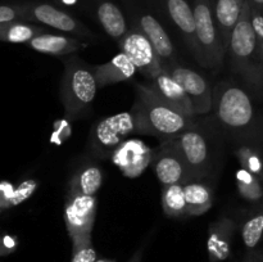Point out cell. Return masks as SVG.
Wrapping results in <instances>:
<instances>
[{
  "label": "cell",
  "mask_w": 263,
  "mask_h": 262,
  "mask_svg": "<svg viewBox=\"0 0 263 262\" xmlns=\"http://www.w3.org/2000/svg\"><path fill=\"white\" fill-rule=\"evenodd\" d=\"M162 208L168 217H184L187 216V203L184 184H174L162 189Z\"/></svg>",
  "instance_id": "cell-26"
},
{
  "label": "cell",
  "mask_w": 263,
  "mask_h": 262,
  "mask_svg": "<svg viewBox=\"0 0 263 262\" xmlns=\"http://www.w3.org/2000/svg\"><path fill=\"white\" fill-rule=\"evenodd\" d=\"M212 2L213 14L216 23L220 30L221 39L223 41L226 50L230 45L231 35L240 18L241 9L246 0H211Z\"/></svg>",
  "instance_id": "cell-20"
},
{
  "label": "cell",
  "mask_w": 263,
  "mask_h": 262,
  "mask_svg": "<svg viewBox=\"0 0 263 262\" xmlns=\"http://www.w3.org/2000/svg\"><path fill=\"white\" fill-rule=\"evenodd\" d=\"M103 172L97 164H86L74 172L68 184V192L95 195L102 188Z\"/></svg>",
  "instance_id": "cell-23"
},
{
  "label": "cell",
  "mask_w": 263,
  "mask_h": 262,
  "mask_svg": "<svg viewBox=\"0 0 263 262\" xmlns=\"http://www.w3.org/2000/svg\"><path fill=\"white\" fill-rule=\"evenodd\" d=\"M174 79L184 87L197 115H205L213 109V90L207 80L189 67L175 63L166 67Z\"/></svg>",
  "instance_id": "cell-12"
},
{
  "label": "cell",
  "mask_w": 263,
  "mask_h": 262,
  "mask_svg": "<svg viewBox=\"0 0 263 262\" xmlns=\"http://www.w3.org/2000/svg\"><path fill=\"white\" fill-rule=\"evenodd\" d=\"M167 12L179 27L187 48L194 54L195 59L202 64V54L197 39V25H195L194 9L186 0H166Z\"/></svg>",
  "instance_id": "cell-14"
},
{
  "label": "cell",
  "mask_w": 263,
  "mask_h": 262,
  "mask_svg": "<svg viewBox=\"0 0 263 262\" xmlns=\"http://www.w3.org/2000/svg\"><path fill=\"white\" fill-rule=\"evenodd\" d=\"M153 151L138 139L125 140L112 154V161L125 176L138 177L152 163Z\"/></svg>",
  "instance_id": "cell-13"
},
{
  "label": "cell",
  "mask_w": 263,
  "mask_h": 262,
  "mask_svg": "<svg viewBox=\"0 0 263 262\" xmlns=\"http://www.w3.org/2000/svg\"><path fill=\"white\" fill-rule=\"evenodd\" d=\"M186 162L193 177L200 179L207 174L210 166V145L205 136L197 127L182 131L171 139Z\"/></svg>",
  "instance_id": "cell-11"
},
{
  "label": "cell",
  "mask_w": 263,
  "mask_h": 262,
  "mask_svg": "<svg viewBox=\"0 0 263 262\" xmlns=\"http://www.w3.org/2000/svg\"><path fill=\"white\" fill-rule=\"evenodd\" d=\"M243 262H263V251L252 249L246 254Z\"/></svg>",
  "instance_id": "cell-33"
},
{
  "label": "cell",
  "mask_w": 263,
  "mask_h": 262,
  "mask_svg": "<svg viewBox=\"0 0 263 262\" xmlns=\"http://www.w3.org/2000/svg\"><path fill=\"white\" fill-rule=\"evenodd\" d=\"M22 21L21 5H2L0 7V25Z\"/></svg>",
  "instance_id": "cell-32"
},
{
  "label": "cell",
  "mask_w": 263,
  "mask_h": 262,
  "mask_svg": "<svg viewBox=\"0 0 263 262\" xmlns=\"http://www.w3.org/2000/svg\"><path fill=\"white\" fill-rule=\"evenodd\" d=\"M22 21L27 22H39L53 27L63 32L73 33L81 38H92L94 33L82 22L68 14L64 10L58 9L54 5L39 3V4H21Z\"/></svg>",
  "instance_id": "cell-10"
},
{
  "label": "cell",
  "mask_w": 263,
  "mask_h": 262,
  "mask_svg": "<svg viewBox=\"0 0 263 262\" xmlns=\"http://www.w3.org/2000/svg\"><path fill=\"white\" fill-rule=\"evenodd\" d=\"M143 254H144V246L140 247V248L134 253V256L128 259V262H141V259H143Z\"/></svg>",
  "instance_id": "cell-34"
},
{
  "label": "cell",
  "mask_w": 263,
  "mask_h": 262,
  "mask_svg": "<svg viewBox=\"0 0 263 262\" xmlns=\"http://www.w3.org/2000/svg\"><path fill=\"white\" fill-rule=\"evenodd\" d=\"M133 133H138L133 110L102 118L91 128V146L98 156L108 158Z\"/></svg>",
  "instance_id": "cell-6"
},
{
  "label": "cell",
  "mask_w": 263,
  "mask_h": 262,
  "mask_svg": "<svg viewBox=\"0 0 263 262\" xmlns=\"http://www.w3.org/2000/svg\"><path fill=\"white\" fill-rule=\"evenodd\" d=\"M121 51L131 59L138 71L148 80H153L164 68V63L149 41V39L138 27L128 31L118 41Z\"/></svg>",
  "instance_id": "cell-7"
},
{
  "label": "cell",
  "mask_w": 263,
  "mask_h": 262,
  "mask_svg": "<svg viewBox=\"0 0 263 262\" xmlns=\"http://www.w3.org/2000/svg\"><path fill=\"white\" fill-rule=\"evenodd\" d=\"M97 262H116L113 259H108V258H102V259H97Z\"/></svg>",
  "instance_id": "cell-36"
},
{
  "label": "cell",
  "mask_w": 263,
  "mask_h": 262,
  "mask_svg": "<svg viewBox=\"0 0 263 262\" xmlns=\"http://www.w3.org/2000/svg\"><path fill=\"white\" fill-rule=\"evenodd\" d=\"M36 186H37V185H36V181H33V180H28V181H23L22 184H21L18 188H15V189H12V188H10V193H12V194H9L8 197L2 198L3 210L22 203L23 200L27 199L30 195H32V193L35 192Z\"/></svg>",
  "instance_id": "cell-30"
},
{
  "label": "cell",
  "mask_w": 263,
  "mask_h": 262,
  "mask_svg": "<svg viewBox=\"0 0 263 262\" xmlns=\"http://www.w3.org/2000/svg\"><path fill=\"white\" fill-rule=\"evenodd\" d=\"M263 236V200L254 203L241 223V239L249 251L256 248Z\"/></svg>",
  "instance_id": "cell-24"
},
{
  "label": "cell",
  "mask_w": 263,
  "mask_h": 262,
  "mask_svg": "<svg viewBox=\"0 0 263 262\" xmlns=\"http://www.w3.org/2000/svg\"><path fill=\"white\" fill-rule=\"evenodd\" d=\"M187 203V216H200L207 212L213 204V192L205 182L199 179L184 184Z\"/></svg>",
  "instance_id": "cell-22"
},
{
  "label": "cell",
  "mask_w": 263,
  "mask_h": 262,
  "mask_svg": "<svg viewBox=\"0 0 263 262\" xmlns=\"http://www.w3.org/2000/svg\"><path fill=\"white\" fill-rule=\"evenodd\" d=\"M236 186L241 197L248 202L257 203L263 200V184L261 179L248 170L240 169L236 172Z\"/></svg>",
  "instance_id": "cell-27"
},
{
  "label": "cell",
  "mask_w": 263,
  "mask_h": 262,
  "mask_svg": "<svg viewBox=\"0 0 263 262\" xmlns=\"http://www.w3.org/2000/svg\"><path fill=\"white\" fill-rule=\"evenodd\" d=\"M63 63L61 99L66 110V117L74 120L90 109L99 87L94 66H89L76 55H68L63 59Z\"/></svg>",
  "instance_id": "cell-3"
},
{
  "label": "cell",
  "mask_w": 263,
  "mask_h": 262,
  "mask_svg": "<svg viewBox=\"0 0 263 262\" xmlns=\"http://www.w3.org/2000/svg\"><path fill=\"white\" fill-rule=\"evenodd\" d=\"M251 18H252V25H253L254 32H256L257 35V40H258L259 51H261V57L263 61V8L252 7Z\"/></svg>",
  "instance_id": "cell-31"
},
{
  "label": "cell",
  "mask_w": 263,
  "mask_h": 262,
  "mask_svg": "<svg viewBox=\"0 0 263 262\" xmlns=\"http://www.w3.org/2000/svg\"><path fill=\"white\" fill-rule=\"evenodd\" d=\"M71 262H97V252L91 235L72 240Z\"/></svg>",
  "instance_id": "cell-28"
},
{
  "label": "cell",
  "mask_w": 263,
  "mask_h": 262,
  "mask_svg": "<svg viewBox=\"0 0 263 262\" xmlns=\"http://www.w3.org/2000/svg\"><path fill=\"white\" fill-rule=\"evenodd\" d=\"M149 85L156 90L159 97L163 98L175 109L184 113L190 118H194L197 116L192 100L185 92L184 87L174 79V76L170 73L166 67L162 69V72L156 79L152 80Z\"/></svg>",
  "instance_id": "cell-15"
},
{
  "label": "cell",
  "mask_w": 263,
  "mask_h": 262,
  "mask_svg": "<svg viewBox=\"0 0 263 262\" xmlns=\"http://www.w3.org/2000/svg\"><path fill=\"white\" fill-rule=\"evenodd\" d=\"M138 28L149 39L152 45L158 53L164 67L177 63L175 59V46L163 26L152 14H141L139 17Z\"/></svg>",
  "instance_id": "cell-17"
},
{
  "label": "cell",
  "mask_w": 263,
  "mask_h": 262,
  "mask_svg": "<svg viewBox=\"0 0 263 262\" xmlns=\"http://www.w3.org/2000/svg\"><path fill=\"white\" fill-rule=\"evenodd\" d=\"M213 109L225 128L243 131L254 121V107L241 87L221 82L213 90Z\"/></svg>",
  "instance_id": "cell-4"
},
{
  "label": "cell",
  "mask_w": 263,
  "mask_h": 262,
  "mask_svg": "<svg viewBox=\"0 0 263 262\" xmlns=\"http://www.w3.org/2000/svg\"><path fill=\"white\" fill-rule=\"evenodd\" d=\"M262 159H263V152H262ZM259 179H261V181H262V184H263V172H262L261 176H259Z\"/></svg>",
  "instance_id": "cell-37"
},
{
  "label": "cell",
  "mask_w": 263,
  "mask_h": 262,
  "mask_svg": "<svg viewBox=\"0 0 263 262\" xmlns=\"http://www.w3.org/2000/svg\"><path fill=\"white\" fill-rule=\"evenodd\" d=\"M197 25V39L202 54V66L220 69L223 66L226 50L216 23L211 0H194L193 5Z\"/></svg>",
  "instance_id": "cell-5"
},
{
  "label": "cell",
  "mask_w": 263,
  "mask_h": 262,
  "mask_svg": "<svg viewBox=\"0 0 263 262\" xmlns=\"http://www.w3.org/2000/svg\"><path fill=\"white\" fill-rule=\"evenodd\" d=\"M97 207L98 199L95 195L68 192L64 204V222L71 241L91 235Z\"/></svg>",
  "instance_id": "cell-9"
},
{
  "label": "cell",
  "mask_w": 263,
  "mask_h": 262,
  "mask_svg": "<svg viewBox=\"0 0 263 262\" xmlns=\"http://www.w3.org/2000/svg\"><path fill=\"white\" fill-rule=\"evenodd\" d=\"M152 167L162 186L174 184H186L194 180L186 162L171 139L162 141L153 151Z\"/></svg>",
  "instance_id": "cell-8"
},
{
  "label": "cell",
  "mask_w": 263,
  "mask_h": 262,
  "mask_svg": "<svg viewBox=\"0 0 263 262\" xmlns=\"http://www.w3.org/2000/svg\"><path fill=\"white\" fill-rule=\"evenodd\" d=\"M131 110L135 116L138 133L157 136L162 141L197 127L194 118L171 107L151 85H136V100Z\"/></svg>",
  "instance_id": "cell-1"
},
{
  "label": "cell",
  "mask_w": 263,
  "mask_h": 262,
  "mask_svg": "<svg viewBox=\"0 0 263 262\" xmlns=\"http://www.w3.org/2000/svg\"><path fill=\"white\" fill-rule=\"evenodd\" d=\"M97 17L103 30L115 40L120 41L128 32L127 22L122 10L112 2H102L98 5Z\"/></svg>",
  "instance_id": "cell-21"
},
{
  "label": "cell",
  "mask_w": 263,
  "mask_h": 262,
  "mask_svg": "<svg viewBox=\"0 0 263 262\" xmlns=\"http://www.w3.org/2000/svg\"><path fill=\"white\" fill-rule=\"evenodd\" d=\"M236 157L240 161L241 169L248 170L252 174L261 176L263 172V159L262 156H259L257 152L248 146H241L236 151Z\"/></svg>",
  "instance_id": "cell-29"
},
{
  "label": "cell",
  "mask_w": 263,
  "mask_h": 262,
  "mask_svg": "<svg viewBox=\"0 0 263 262\" xmlns=\"http://www.w3.org/2000/svg\"><path fill=\"white\" fill-rule=\"evenodd\" d=\"M251 3L252 7H257V8H263V0H248Z\"/></svg>",
  "instance_id": "cell-35"
},
{
  "label": "cell",
  "mask_w": 263,
  "mask_h": 262,
  "mask_svg": "<svg viewBox=\"0 0 263 262\" xmlns=\"http://www.w3.org/2000/svg\"><path fill=\"white\" fill-rule=\"evenodd\" d=\"M98 87L109 86L117 82L128 81L135 76L138 68L125 53H118L107 63L94 66Z\"/></svg>",
  "instance_id": "cell-18"
},
{
  "label": "cell",
  "mask_w": 263,
  "mask_h": 262,
  "mask_svg": "<svg viewBox=\"0 0 263 262\" xmlns=\"http://www.w3.org/2000/svg\"><path fill=\"white\" fill-rule=\"evenodd\" d=\"M32 50L49 55H71L87 46L79 39L67 35H54V33H41L27 44Z\"/></svg>",
  "instance_id": "cell-19"
},
{
  "label": "cell",
  "mask_w": 263,
  "mask_h": 262,
  "mask_svg": "<svg viewBox=\"0 0 263 262\" xmlns=\"http://www.w3.org/2000/svg\"><path fill=\"white\" fill-rule=\"evenodd\" d=\"M252 7L248 0L244 2L240 18L231 35L228 53L231 67L252 86L263 87V61L258 40L251 18Z\"/></svg>",
  "instance_id": "cell-2"
},
{
  "label": "cell",
  "mask_w": 263,
  "mask_h": 262,
  "mask_svg": "<svg viewBox=\"0 0 263 262\" xmlns=\"http://www.w3.org/2000/svg\"><path fill=\"white\" fill-rule=\"evenodd\" d=\"M236 231L235 221L222 217L210 226L207 251L210 262H222L230 257L231 243Z\"/></svg>",
  "instance_id": "cell-16"
},
{
  "label": "cell",
  "mask_w": 263,
  "mask_h": 262,
  "mask_svg": "<svg viewBox=\"0 0 263 262\" xmlns=\"http://www.w3.org/2000/svg\"><path fill=\"white\" fill-rule=\"evenodd\" d=\"M43 26L32 25L25 21L0 25V40L10 44H28L36 36L45 33Z\"/></svg>",
  "instance_id": "cell-25"
}]
</instances>
